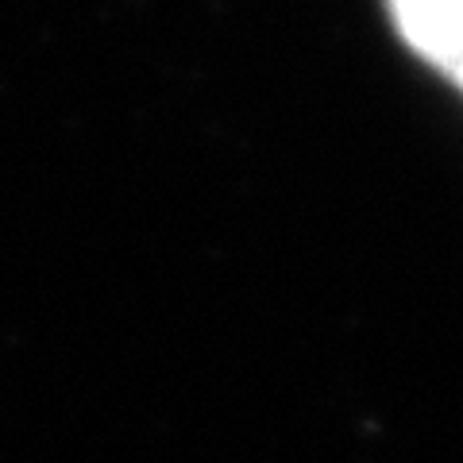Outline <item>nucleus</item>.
Returning a JSON list of instances; mask_svg holds the SVG:
<instances>
[{"mask_svg": "<svg viewBox=\"0 0 463 463\" xmlns=\"http://www.w3.org/2000/svg\"><path fill=\"white\" fill-rule=\"evenodd\" d=\"M398 39L463 93V0H383Z\"/></svg>", "mask_w": 463, "mask_h": 463, "instance_id": "obj_1", "label": "nucleus"}]
</instances>
